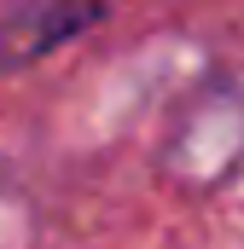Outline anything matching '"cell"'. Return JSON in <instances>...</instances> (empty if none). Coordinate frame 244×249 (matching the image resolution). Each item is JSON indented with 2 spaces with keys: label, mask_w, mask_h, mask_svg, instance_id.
I'll return each mask as SVG.
<instances>
[{
  "label": "cell",
  "mask_w": 244,
  "mask_h": 249,
  "mask_svg": "<svg viewBox=\"0 0 244 249\" xmlns=\"http://www.w3.org/2000/svg\"><path fill=\"white\" fill-rule=\"evenodd\" d=\"M105 23V0H0V70H29Z\"/></svg>",
  "instance_id": "6da1fadb"
}]
</instances>
